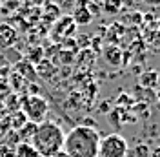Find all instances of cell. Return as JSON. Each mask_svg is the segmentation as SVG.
<instances>
[{
	"mask_svg": "<svg viewBox=\"0 0 160 157\" xmlns=\"http://www.w3.org/2000/svg\"><path fill=\"white\" fill-rule=\"evenodd\" d=\"M151 150L148 144H144V143H140V144H137L135 146V152H133V155L135 157H149Z\"/></svg>",
	"mask_w": 160,
	"mask_h": 157,
	"instance_id": "14",
	"label": "cell"
},
{
	"mask_svg": "<svg viewBox=\"0 0 160 157\" xmlns=\"http://www.w3.org/2000/svg\"><path fill=\"white\" fill-rule=\"evenodd\" d=\"M15 66H17L15 71H17L24 80H29V82H37V80H38V71H37V68H35V64H31L28 59L18 60Z\"/></svg>",
	"mask_w": 160,
	"mask_h": 157,
	"instance_id": "6",
	"label": "cell"
},
{
	"mask_svg": "<svg viewBox=\"0 0 160 157\" xmlns=\"http://www.w3.org/2000/svg\"><path fill=\"white\" fill-rule=\"evenodd\" d=\"M60 31L62 35H71L73 31H75V22L71 17H62V19L55 24V33Z\"/></svg>",
	"mask_w": 160,
	"mask_h": 157,
	"instance_id": "10",
	"label": "cell"
},
{
	"mask_svg": "<svg viewBox=\"0 0 160 157\" xmlns=\"http://www.w3.org/2000/svg\"><path fill=\"white\" fill-rule=\"evenodd\" d=\"M73 22H75V26H88L91 24V20H93V15L89 13V9L86 8V6H78L77 9L73 11Z\"/></svg>",
	"mask_w": 160,
	"mask_h": 157,
	"instance_id": "7",
	"label": "cell"
},
{
	"mask_svg": "<svg viewBox=\"0 0 160 157\" xmlns=\"http://www.w3.org/2000/svg\"><path fill=\"white\" fill-rule=\"evenodd\" d=\"M102 8H104L106 13L115 15V13H118L120 8H122V0H102Z\"/></svg>",
	"mask_w": 160,
	"mask_h": 157,
	"instance_id": "13",
	"label": "cell"
},
{
	"mask_svg": "<svg viewBox=\"0 0 160 157\" xmlns=\"http://www.w3.org/2000/svg\"><path fill=\"white\" fill-rule=\"evenodd\" d=\"M53 2H55V4H58V6H64L68 0H53Z\"/></svg>",
	"mask_w": 160,
	"mask_h": 157,
	"instance_id": "19",
	"label": "cell"
},
{
	"mask_svg": "<svg viewBox=\"0 0 160 157\" xmlns=\"http://www.w3.org/2000/svg\"><path fill=\"white\" fill-rule=\"evenodd\" d=\"M98 130L88 124H78L71 128V132L64 137L62 150L68 157H98Z\"/></svg>",
	"mask_w": 160,
	"mask_h": 157,
	"instance_id": "1",
	"label": "cell"
},
{
	"mask_svg": "<svg viewBox=\"0 0 160 157\" xmlns=\"http://www.w3.org/2000/svg\"><path fill=\"white\" fill-rule=\"evenodd\" d=\"M35 130H37V124H35V122H29V121H26L24 126L18 128L17 137H18L20 143H31V139H33V135H35Z\"/></svg>",
	"mask_w": 160,
	"mask_h": 157,
	"instance_id": "9",
	"label": "cell"
},
{
	"mask_svg": "<svg viewBox=\"0 0 160 157\" xmlns=\"http://www.w3.org/2000/svg\"><path fill=\"white\" fill-rule=\"evenodd\" d=\"M49 111V102L40 95H26L22 97V113L29 122L40 124L44 122Z\"/></svg>",
	"mask_w": 160,
	"mask_h": 157,
	"instance_id": "3",
	"label": "cell"
},
{
	"mask_svg": "<svg viewBox=\"0 0 160 157\" xmlns=\"http://www.w3.org/2000/svg\"><path fill=\"white\" fill-rule=\"evenodd\" d=\"M128 155V141L118 133H109L100 137L98 157H126Z\"/></svg>",
	"mask_w": 160,
	"mask_h": 157,
	"instance_id": "4",
	"label": "cell"
},
{
	"mask_svg": "<svg viewBox=\"0 0 160 157\" xmlns=\"http://www.w3.org/2000/svg\"><path fill=\"white\" fill-rule=\"evenodd\" d=\"M140 2H144L148 6H160V0H140Z\"/></svg>",
	"mask_w": 160,
	"mask_h": 157,
	"instance_id": "16",
	"label": "cell"
},
{
	"mask_svg": "<svg viewBox=\"0 0 160 157\" xmlns=\"http://www.w3.org/2000/svg\"><path fill=\"white\" fill-rule=\"evenodd\" d=\"M17 42H18V31L11 24L2 22L0 24V48H13Z\"/></svg>",
	"mask_w": 160,
	"mask_h": 157,
	"instance_id": "5",
	"label": "cell"
},
{
	"mask_svg": "<svg viewBox=\"0 0 160 157\" xmlns=\"http://www.w3.org/2000/svg\"><path fill=\"white\" fill-rule=\"evenodd\" d=\"M149 157H160V146H157L155 150H151Z\"/></svg>",
	"mask_w": 160,
	"mask_h": 157,
	"instance_id": "17",
	"label": "cell"
},
{
	"mask_svg": "<svg viewBox=\"0 0 160 157\" xmlns=\"http://www.w3.org/2000/svg\"><path fill=\"white\" fill-rule=\"evenodd\" d=\"M15 157H40V155L29 143H18L17 148H15Z\"/></svg>",
	"mask_w": 160,
	"mask_h": 157,
	"instance_id": "11",
	"label": "cell"
},
{
	"mask_svg": "<svg viewBox=\"0 0 160 157\" xmlns=\"http://www.w3.org/2000/svg\"><path fill=\"white\" fill-rule=\"evenodd\" d=\"M64 132L62 128L53 122V121H44L37 124L35 135L31 139V146L38 152L40 157H53L55 154H58L62 146H64Z\"/></svg>",
	"mask_w": 160,
	"mask_h": 157,
	"instance_id": "2",
	"label": "cell"
},
{
	"mask_svg": "<svg viewBox=\"0 0 160 157\" xmlns=\"http://www.w3.org/2000/svg\"><path fill=\"white\" fill-rule=\"evenodd\" d=\"M91 2H102V0H91Z\"/></svg>",
	"mask_w": 160,
	"mask_h": 157,
	"instance_id": "20",
	"label": "cell"
},
{
	"mask_svg": "<svg viewBox=\"0 0 160 157\" xmlns=\"http://www.w3.org/2000/svg\"><path fill=\"white\" fill-rule=\"evenodd\" d=\"M0 157H15V150H8V144H0Z\"/></svg>",
	"mask_w": 160,
	"mask_h": 157,
	"instance_id": "15",
	"label": "cell"
},
{
	"mask_svg": "<svg viewBox=\"0 0 160 157\" xmlns=\"http://www.w3.org/2000/svg\"><path fill=\"white\" fill-rule=\"evenodd\" d=\"M122 51H120L117 46H108V48L104 49V59L108 64H111L113 68H118L120 64H122Z\"/></svg>",
	"mask_w": 160,
	"mask_h": 157,
	"instance_id": "8",
	"label": "cell"
},
{
	"mask_svg": "<svg viewBox=\"0 0 160 157\" xmlns=\"http://www.w3.org/2000/svg\"><path fill=\"white\" fill-rule=\"evenodd\" d=\"M53 157H68V154H66L64 150H60L58 154H55V155H53Z\"/></svg>",
	"mask_w": 160,
	"mask_h": 157,
	"instance_id": "18",
	"label": "cell"
},
{
	"mask_svg": "<svg viewBox=\"0 0 160 157\" xmlns=\"http://www.w3.org/2000/svg\"><path fill=\"white\" fill-rule=\"evenodd\" d=\"M158 82V73L157 71H146L144 75H140V84L142 86H146V88H153L155 84Z\"/></svg>",
	"mask_w": 160,
	"mask_h": 157,
	"instance_id": "12",
	"label": "cell"
}]
</instances>
